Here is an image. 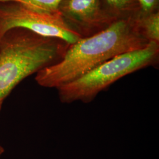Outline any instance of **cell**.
Returning <instances> with one entry per match:
<instances>
[{"label":"cell","instance_id":"8992f818","mask_svg":"<svg viewBox=\"0 0 159 159\" xmlns=\"http://www.w3.org/2000/svg\"><path fill=\"white\" fill-rule=\"evenodd\" d=\"M139 25L143 35L149 42L159 43V12L150 13L138 20Z\"/></svg>","mask_w":159,"mask_h":159},{"label":"cell","instance_id":"5b68a950","mask_svg":"<svg viewBox=\"0 0 159 159\" xmlns=\"http://www.w3.org/2000/svg\"><path fill=\"white\" fill-rule=\"evenodd\" d=\"M58 10L65 20L68 18L85 29L101 26L112 20L102 8L100 0H63Z\"/></svg>","mask_w":159,"mask_h":159},{"label":"cell","instance_id":"ba28073f","mask_svg":"<svg viewBox=\"0 0 159 159\" xmlns=\"http://www.w3.org/2000/svg\"><path fill=\"white\" fill-rule=\"evenodd\" d=\"M109 6L114 9L124 11L128 10L133 6V0H106Z\"/></svg>","mask_w":159,"mask_h":159},{"label":"cell","instance_id":"30bf717a","mask_svg":"<svg viewBox=\"0 0 159 159\" xmlns=\"http://www.w3.org/2000/svg\"><path fill=\"white\" fill-rule=\"evenodd\" d=\"M3 102H4V101H0V111H1V107H2V105ZM4 152H5L4 148L0 144V157H1V156L4 154Z\"/></svg>","mask_w":159,"mask_h":159},{"label":"cell","instance_id":"8fae6325","mask_svg":"<svg viewBox=\"0 0 159 159\" xmlns=\"http://www.w3.org/2000/svg\"><path fill=\"white\" fill-rule=\"evenodd\" d=\"M7 1H17V2H20V0H0V2H7Z\"/></svg>","mask_w":159,"mask_h":159},{"label":"cell","instance_id":"9c48e42d","mask_svg":"<svg viewBox=\"0 0 159 159\" xmlns=\"http://www.w3.org/2000/svg\"><path fill=\"white\" fill-rule=\"evenodd\" d=\"M142 6L143 10L146 12H151L156 6L157 0H138Z\"/></svg>","mask_w":159,"mask_h":159},{"label":"cell","instance_id":"277c9868","mask_svg":"<svg viewBox=\"0 0 159 159\" xmlns=\"http://www.w3.org/2000/svg\"><path fill=\"white\" fill-rule=\"evenodd\" d=\"M14 28L27 29L46 37L62 40L69 45L82 38L60 12L50 13L33 10L20 2H0V39Z\"/></svg>","mask_w":159,"mask_h":159},{"label":"cell","instance_id":"3957f363","mask_svg":"<svg viewBox=\"0 0 159 159\" xmlns=\"http://www.w3.org/2000/svg\"><path fill=\"white\" fill-rule=\"evenodd\" d=\"M159 54V43L150 42L143 48L120 54L79 79L58 88L59 99L67 104L91 102L117 80L156 64Z\"/></svg>","mask_w":159,"mask_h":159},{"label":"cell","instance_id":"6da1fadb","mask_svg":"<svg viewBox=\"0 0 159 159\" xmlns=\"http://www.w3.org/2000/svg\"><path fill=\"white\" fill-rule=\"evenodd\" d=\"M149 43L138 20H116L99 33L69 45L62 58L38 72L35 80L40 86L57 89L114 57L143 48Z\"/></svg>","mask_w":159,"mask_h":159},{"label":"cell","instance_id":"7a4b0ae2","mask_svg":"<svg viewBox=\"0 0 159 159\" xmlns=\"http://www.w3.org/2000/svg\"><path fill=\"white\" fill-rule=\"evenodd\" d=\"M68 46L27 29L8 30L0 39V101L23 80L59 61Z\"/></svg>","mask_w":159,"mask_h":159},{"label":"cell","instance_id":"52a82bcc","mask_svg":"<svg viewBox=\"0 0 159 159\" xmlns=\"http://www.w3.org/2000/svg\"><path fill=\"white\" fill-rule=\"evenodd\" d=\"M63 0H20L29 8L38 11L58 12V7Z\"/></svg>","mask_w":159,"mask_h":159}]
</instances>
